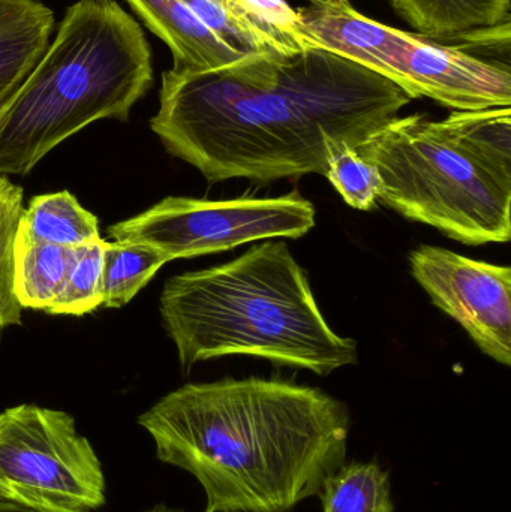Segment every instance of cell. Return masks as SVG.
Returning <instances> with one entry per match:
<instances>
[{
  "label": "cell",
  "instance_id": "6da1fadb",
  "mask_svg": "<svg viewBox=\"0 0 511 512\" xmlns=\"http://www.w3.org/2000/svg\"><path fill=\"white\" fill-rule=\"evenodd\" d=\"M413 101L323 48L257 54L210 71L168 69L150 128L209 183L321 174L335 147L359 149Z\"/></svg>",
  "mask_w": 511,
  "mask_h": 512
},
{
  "label": "cell",
  "instance_id": "7a4b0ae2",
  "mask_svg": "<svg viewBox=\"0 0 511 512\" xmlns=\"http://www.w3.org/2000/svg\"><path fill=\"white\" fill-rule=\"evenodd\" d=\"M138 424L158 460L197 478L204 512H287L345 465L351 418L320 388L252 376L183 385Z\"/></svg>",
  "mask_w": 511,
  "mask_h": 512
},
{
  "label": "cell",
  "instance_id": "3957f363",
  "mask_svg": "<svg viewBox=\"0 0 511 512\" xmlns=\"http://www.w3.org/2000/svg\"><path fill=\"white\" fill-rule=\"evenodd\" d=\"M159 313L180 366L230 355L327 376L357 363V343L327 324L287 243L264 240L225 264L165 282Z\"/></svg>",
  "mask_w": 511,
  "mask_h": 512
},
{
  "label": "cell",
  "instance_id": "277c9868",
  "mask_svg": "<svg viewBox=\"0 0 511 512\" xmlns=\"http://www.w3.org/2000/svg\"><path fill=\"white\" fill-rule=\"evenodd\" d=\"M380 201L470 246L511 237V107L395 117L357 149Z\"/></svg>",
  "mask_w": 511,
  "mask_h": 512
},
{
  "label": "cell",
  "instance_id": "5b68a950",
  "mask_svg": "<svg viewBox=\"0 0 511 512\" xmlns=\"http://www.w3.org/2000/svg\"><path fill=\"white\" fill-rule=\"evenodd\" d=\"M152 84V48L140 23L116 0H78L0 107V176H27L93 122H128Z\"/></svg>",
  "mask_w": 511,
  "mask_h": 512
},
{
  "label": "cell",
  "instance_id": "8992f818",
  "mask_svg": "<svg viewBox=\"0 0 511 512\" xmlns=\"http://www.w3.org/2000/svg\"><path fill=\"white\" fill-rule=\"evenodd\" d=\"M297 12L315 47L371 69L413 101L429 98L455 111L511 107L509 63L387 26L341 0H309Z\"/></svg>",
  "mask_w": 511,
  "mask_h": 512
},
{
  "label": "cell",
  "instance_id": "52a82bcc",
  "mask_svg": "<svg viewBox=\"0 0 511 512\" xmlns=\"http://www.w3.org/2000/svg\"><path fill=\"white\" fill-rule=\"evenodd\" d=\"M0 499L29 512L104 507V469L74 417L32 403L0 412Z\"/></svg>",
  "mask_w": 511,
  "mask_h": 512
},
{
  "label": "cell",
  "instance_id": "ba28073f",
  "mask_svg": "<svg viewBox=\"0 0 511 512\" xmlns=\"http://www.w3.org/2000/svg\"><path fill=\"white\" fill-rule=\"evenodd\" d=\"M314 227V204L293 191L222 201L167 197L146 212L111 225L108 234L114 242L149 246L173 261L261 240L300 239Z\"/></svg>",
  "mask_w": 511,
  "mask_h": 512
},
{
  "label": "cell",
  "instance_id": "9c48e42d",
  "mask_svg": "<svg viewBox=\"0 0 511 512\" xmlns=\"http://www.w3.org/2000/svg\"><path fill=\"white\" fill-rule=\"evenodd\" d=\"M408 261L432 303L455 319L483 354L511 366V268L432 245L414 249Z\"/></svg>",
  "mask_w": 511,
  "mask_h": 512
},
{
  "label": "cell",
  "instance_id": "30bf717a",
  "mask_svg": "<svg viewBox=\"0 0 511 512\" xmlns=\"http://www.w3.org/2000/svg\"><path fill=\"white\" fill-rule=\"evenodd\" d=\"M147 29L167 44L173 68L210 71L243 57L276 54L239 0H126Z\"/></svg>",
  "mask_w": 511,
  "mask_h": 512
},
{
  "label": "cell",
  "instance_id": "8fae6325",
  "mask_svg": "<svg viewBox=\"0 0 511 512\" xmlns=\"http://www.w3.org/2000/svg\"><path fill=\"white\" fill-rule=\"evenodd\" d=\"M419 35L440 42L492 45L510 26L511 0H390Z\"/></svg>",
  "mask_w": 511,
  "mask_h": 512
},
{
  "label": "cell",
  "instance_id": "7c38bea8",
  "mask_svg": "<svg viewBox=\"0 0 511 512\" xmlns=\"http://www.w3.org/2000/svg\"><path fill=\"white\" fill-rule=\"evenodd\" d=\"M54 26L41 0H0V107L44 56Z\"/></svg>",
  "mask_w": 511,
  "mask_h": 512
},
{
  "label": "cell",
  "instance_id": "4fadbf2b",
  "mask_svg": "<svg viewBox=\"0 0 511 512\" xmlns=\"http://www.w3.org/2000/svg\"><path fill=\"white\" fill-rule=\"evenodd\" d=\"M101 239L98 218L68 191L36 195L23 210L17 243L77 249Z\"/></svg>",
  "mask_w": 511,
  "mask_h": 512
},
{
  "label": "cell",
  "instance_id": "5bb4252c",
  "mask_svg": "<svg viewBox=\"0 0 511 512\" xmlns=\"http://www.w3.org/2000/svg\"><path fill=\"white\" fill-rule=\"evenodd\" d=\"M75 249L15 243L14 289L23 309L47 310L65 282Z\"/></svg>",
  "mask_w": 511,
  "mask_h": 512
},
{
  "label": "cell",
  "instance_id": "9a60e30c",
  "mask_svg": "<svg viewBox=\"0 0 511 512\" xmlns=\"http://www.w3.org/2000/svg\"><path fill=\"white\" fill-rule=\"evenodd\" d=\"M170 258L149 246L137 243L105 242L102 270V306H126Z\"/></svg>",
  "mask_w": 511,
  "mask_h": 512
},
{
  "label": "cell",
  "instance_id": "2e32d148",
  "mask_svg": "<svg viewBox=\"0 0 511 512\" xmlns=\"http://www.w3.org/2000/svg\"><path fill=\"white\" fill-rule=\"evenodd\" d=\"M389 477L377 463L342 465L324 484V512L395 511Z\"/></svg>",
  "mask_w": 511,
  "mask_h": 512
},
{
  "label": "cell",
  "instance_id": "e0dca14e",
  "mask_svg": "<svg viewBox=\"0 0 511 512\" xmlns=\"http://www.w3.org/2000/svg\"><path fill=\"white\" fill-rule=\"evenodd\" d=\"M105 240L81 246L74 251L65 282L56 300L45 312L50 315L83 316L102 306V270Z\"/></svg>",
  "mask_w": 511,
  "mask_h": 512
},
{
  "label": "cell",
  "instance_id": "ac0fdd59",
  "mask_svg": "<svg viewBox=\"0 0 511 512\" xmlns=\"http://www.w3.org/2000/svg\"><path fill=\"white\" fill-rule=\"evenodd\" d=\"M23 188L0 176V330L21 325V307L14 289L15 243L23 216Z\"/></svg>",
  "mask_w": 511,
  "mask_h": 512
},
{
  "label": "cell",
  "instance_id": "d6986e66",
  "mask_svg": "<svg viewBox=\"0 0 511 512\" xmlns=\"http://www.w3.org/2000/svg\"><path fill=\"white\" fill-rule=\"evenodd\" d=\"M252 26L260 32L273 53L281 56L317 48L303 33L297 9L287 0H239Z\"/></svg>",
  "mask_w": 511,
  "mask_h": 512
},
{
  "label": "cell",
  "instance_id": "ffe728a7",
  "mask_svg": "<svg viewBox=\"0 0 511 512\" xmlns=\"http://www.w3.org/2000/svg\"><path fill=\"white\" fill-rule=\"evenodd\" d=\"M326 177L345 203L360 212H369L380 200L381 182L377 170L347 144L335 147L330 153Z\"/></svg>",
  "mask_w": 511,
  "mask_h": 512
},
{
  "label": "cell",
  "instance_id": "44dd1931",
  "mask_svg": "<svg viewBox=\"0 0 511 512\" xmlns=\"http://www.w3.org/2000/svg\"><path fill=\"white\" fill-rule=\"evenodd\" d=\"M0 512H29L24 508L18 507V505L11 504V502L3 501L0 499Z\"/></svg>",
  "mask_w": 511,
  "mask_h": 512
},
{
  "label": "cell",
  "instance_id": "7402d4cb",
  "mask_svg": "<svg viewBox=\"0 0 511 512\" xmlns=\"http://www.w3.org/2000/svg\"><path fill=\"white\" fill-rule=\"evenodd\" d=\"M143 512H185L180 510H173V508L165 507V505H158V507L152 508V510H147Z\"/></svg>",
  "mask_w": 511,
  "mask_h": 512
},
{
  "label": "cell",
  "instance_id": "603a6c76",
  "mask_svg": "<svg viewBox=\"0 0 511 512\" xmlns=\"http://www.w3.org/2000/svg\"><path fill=\"white\" fill-rule=\"evenodd\" d=\"M341 2H348V0H341Z\"/></svg>",
  "mask_w": 511,
  "mask_h": 512
}]
</instances>
